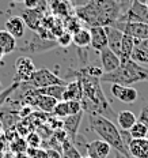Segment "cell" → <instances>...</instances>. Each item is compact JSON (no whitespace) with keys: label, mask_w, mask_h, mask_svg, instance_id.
Segmentation results:
<instances>
[{"label":"cell","mask_w":148,"mask_h":158,"mask_svg":"<svg viewBox=\"0 0 148 158\" xmlns=\"http://www.w3.org/2000/svg\"><path fill=\"white\" fill-rule=\"evenodd\" d=\"M76 79L82 82L83 86V98H82V110L87 113H98L107 118H117V114L111 109L109 101L101 86V79L87 75L83 70L75 72Z\"/></svg>","instance_id":"1"},{"label":"cell","mask_w":148,"mask_h":158,"mask_svg":"<svg viewBox=\"0 0 148 158\" xmlns=\"http://www.w3.org/2000/svg\"><path fill=\"white\" fill-rule=\"evenodd\" d=\"M75 15L91 26H113L121 15L120 0H90L75 8Z\"/></svg>","instance_id":"2"},{"label":"cell","mask_w":148,"mask_h":158,"mask_svg":"<svg viewBox=\"0 0 148 158\" xmlns=\"http://www.w3.org/2000/svg\"><path fill=\"white\" fill-rule=\"evenodd\" d=\"M88 123L91 128L103 142H106L111 149H114L117 153L122 154L126 158H132V156L128 151V147L124 144L122 138H121L120 130L113 123V120L102 116L98 113H88Z\"/></svg>","instance_id":"3"},{"label":"cell","mask_w":148,"mask_h":158,"mask_svg":"<svg viewBox=\"0 0 148 158\" xmlns=\"http://www.w3.org/2000/svg\"><path fill=\"white\" fill-rule=\"evenodd\" d=\"M102 82L107 83H116V85H124V86H132L134 83L148 81V68L141 65L132 59L128 60H121V64L117 70L113 72H106L102 75Z\"/></svg>","instance_id":"4"},{"label":"cell","mask_w":148,"mask_h":158,"mask_svg":"<svg viewBox=\"0 0 148 158\" xmlns=\"http://www.w3.org/2000/svg\"><path fill=\"white\" fill-rule=\"evenodd\" d=\"M56 45H57L56 40L44 38V37H41L38 33L34 31V34L31 35L30 40H27L21 47H16V49H18L21 53H25V55H37V53L50 51V49H54Z\"/></svg>","instance_id":"5"},{"label":"cell","mask_w":148,"mask_h":158,"mask_svg":"<svg viewBox=\"0 0 148 158\" xmlns=\"http://www.w3.org/2000/svg\"><path fill=\"white\" fill-rule=\"evenodd\" d=\"M29 85L33 89H41L48 86H54V85H67L64 79H61L58 75L49 71L46 67H42L39 70H35L34 75L29 81Z\"/></svg>","instance_id":"6"},{"label":"cell","mask_w":148,"mask_h":158,"mask_svg":"<svg viewBox=\"0 0 148 158\" xmlns=\"http://www.w3.org/2000/svg\"><path fill=\"white\" fill-rule=\"evenodd\" d=\"M118 30H121L125 34L130 35L136 41H141V40H148V23H143V22H121L117 21L113 25Z\"/></svg>","instance_id":"7"},{"label":"cell","mask_w":148,"mask_h":158,"mask_svg":"<svg viewBox=\"0 0 148 158\" xmlns=\"http://www.w3.org/2000/svg\"><path fill=\"white\" fill-rule=\"evenodd\" d=\"M15 68V77L14 81L19 82V83H25V82H29L31 79V77L35 72V65L33 63V60L29 56H21L15 60L14 64Z\"/></svg>","instance_id":"8"},{"label":"cell","mask_w":148,"mask_h":158,"mask_svg":"<svg viewBox=\"0 0 148 158\" xmlns=\"http://www.w3.org/2000/svg\"><path fill=\"white\" fill-rule=\"evenodd\" d=\"M110 93L116 100L124 104H134L139 98V93L133 86H124V85L113 83L110 87Z\"/></svg>","instance_id":"9"},{"label":"cell","mask_w":148,"mask_h":158,"mask_svg":"<svg viewBox=\"0 0 148 158\" xmlns=\"http://www.w3.org/2000/svg\"><path fill=\"white\" fill-rule=\"evenodd\" d=\"M99 59H101L103 74H106V72H113L114 70H117L121 64L120 56L116 55L113 51H110L109 48H105L99 52Z\"/></svg>","instance_id":"10"},{"label":"cell","mask_w":148,"mask_h":158,"mask_svg":"<svg viewBox=\"0 0 148 158\" xmlns=\"http://www.w3.org/2000/svg\"><path fill=\"white\" fill-rule=\"evenodd\" d=\"M90 35H91V44L90 47L97 52H101L102 49L107 48V35L105 26H91L90 29Z\"/></svg>","instance_id":"11"},{"label":"cell","mask_w":148,"mask_h":158,"mask_svg":"<svg viewBox=\"0 0 148 158\" xmlns=\"http://www.w3.org/2000/svg\"><path fill=\"white\" fill-rule=\"evenodd\" d=\"M82 118H83V110L79 112L76 114H70V116L64 117V120H62V130L65 131V134H67L68 139H70L71 142L75 139V136H76L78 130L82 123Z\"/></svg>","instance_id":"12"},{"label":"cell","mask_w":148,"mask_h":158,"mask_svg":"<svg viewBox=\"0 0 148 158\" xmlns=\"http://www.w3.org/2000/svg\"><path fill=\"white\" fill-rule=\"evenodd\" d=\"M111 147L102 139L93 140L87 144V157L90 158H107Z\"/></svg>","instance_id":"13"},{"label":"cell","mask_w":148,"mask_h":158,"mask_svg":"<svg viewBox=\"0 0 148 158\" xmlns=\"http://www.w3.org/2000/svg\"><path fill=\"white\" fill-rule=\"evenodd\" d=\"M105 30H106V35H107V48L120 56L121 41H122L124 33L118 30L117 27H114V26H105Z\"/></svg>","instance_id":"14"},{"label":"cell","mask_w":148,"mask_h":158,"mask_svg":"<svg viewBox=\"0 0 148 158\" xmlns=\"http://www.w3.org/2000/svg\"><path fill=\"white\" fill-rule=\"evenodd\" d=\"M4 27H6L4 30H7L16 40L23 37L26 31V23L22 19V16H11V18H8L4 23Z\"/></svg>","instance_id":"15"},{"label":"cell","mask_w":148,"mask_h":158,"mask_svg":"<svg viewBox=\"0 0 148 158\" xmlns=\"http://www.w3.org/2000/svg\"><path fill=\"white\" fill-rule=\"evenodd\" d=\"M83 98V86L82 82L76 79L67 83L65 90L62 93V100L61 101H82Z\"/></svg>","instance_id":"16"},{"label":"cell","mask_w":148,"mask_h":158,"mask_svg":"<svg viewBox=\"0 0 148 158\" xmlns=\"http://www.w3.org/2000/svg\"><path fill=\"white\" fill-rule=\"evenodd\" d=\"M128 151L132 158H148V138L132 139L128 144Z\"/></svg>","instance_id":"17"},{"label":"cell","mask_w":148,"mask_h":158,"mask_svg":"<svg viewBox=\"0 0 148 158\" xmlns=\"http://www.w3.org/2000/svg\"><path fill=\"white\" fill-rule=\"evenodd\" d=\"M22 19L25 21L26 26L31 29V30L37 31L41 26V21L44 19V10H39V8H35V10H26L22 14Z\"/></svg>","instance_id":"18"},{"label":"cell","mask_w":148,"mask_h":158,"mask_svg":"<svg viewBox=\"0 0 148 158\" xmlns=\"http://www.w3.org/2000/svg\"><path fill=\"white\" fill-rule=\"evenodd\" d=\"M16 49V38L12 37L7 30H0V52L3 55H10Z\"/></svg>","instance_id":"19"},{"label":"cell","mask_w":148,"mask_h":158,"mask_svg":"<svg viewBox=\"0 0 148 158\" xmlns=\"http://www.w3.org/2000/svg\"><path fill=\"white\" fill-rule=\"evenodd\" d=\"M38 93V91H37ZM58 102V100H56L53 97H49V95H42L39 94L37 95L35 98V102H34V106H37L39 112H45V113H52L56 106V104Z\"/></svg>","instance_id":"20"},{"label":"cell","mask_w":148,"mask_h":158,"mask_svg":"<svg viewBox=\"0 0 148 158\" xmlns=\"http://www.w3.org/2000/svg\"><path fill=\"white\" fill-rule=\"evenodd\" d=\"M72 44H75V47L79 49H86L90 47L91 44V35H90V30L82 27L80 30L75 31L72 34Z\"/></svg>","instance_id":"21"},{"label":"cell","mask_w":148,"mask_h":158,"mask_svg":"<svg viewBox=\"0 0 148 158\" xmlns=\"http://www.w3.org/2000/svg\"><path fill=\"white\" fill-rule=\"evenodd\" d=\"M116 120H117V124L120 126V130L129 131L130 127L137 121V117L134 116V113L130 110H121L120 113L117 114Z\"/></svg>","instance_id":"22"},{"label":"cell","mask_w":148,"mask_h":158,"mask_svg":"<svg viewBox=\"0 0 148 158\" xmlns=\"http://www.w3.org/2000/svg\"><path fill=\"white\" fill-rule=\"evenodd\" d=\"M52 11L57 16L68 18L72 15V12H75V10L71 7L70 2H67V0H54L53 4H52Z\"/></svg>","instance_id":"23"},{"label":"cell","mask_w":148,"mask_h":158,"mask_svg":"<svg viewBox=\"0 0 148 158\" xmlns=\"http://www.w3.org/2000/svg\"><path fill=\"white\" fill-rule=\"evenodd\" d=\"M134 38H132L130 35L125 34L124 33V37L122 41H121V49H120V59L121 60H128L130 59L132 56V52L134 49Z\"/></svg>","instance_id":"24"},{"label":"cell","mask_w":148,"mask_h":158,"mask_svg":"<svg viewBox=\"0 0 148 158\" xmlns=\"http://www.w3.org/2000/svg\"><path fill=\"white\" fill-rule=\"evenodd\" d=\"M67 85H54V86H48V87H41L37 89V91L42 95H49V97H53L56 100L61 101L62 100V93L65 90Z\"/></svg>","instance_id":"25"},{"label":"cell","mask_w":148,"mask_h":158,"mask_svg":"<svg viewBox=\"0 0 148 158\" xmlns=\"http://www.w3.org/2000/svg\"><path fill=\"white\" fill-rule=\"evenodd\" d=\"M61 150H62V158H82L80 153L76 150V147L74 146V143L70 139H65L61 144Z\"/></svg>","instance_id":"26"},{"label":"cell","mask_w":148,"mask_h":158,"mask_svg":"<svg viewBox=\"0 0 148 158\" xmlns=\"http://www.w3.org/2000/svg\"><path fill=\"white\" fill-rule=\"evenodd\" d=\"M130 138L132 139H141V138H148V128L144 126L141 121L137 120L136 123L130 127L129 130Z\"/></svg>","instance_id":"27"},{"label":"cell","mask_w":148,"mask_h":158,"mask_svg":"<svg viewBox=\"0 0 148 158\" xmlns=\"http://www.w3.org/2000/svg\"><path fill=\"white\" fill-rule=\"evenodd\" d=\"M72 143H74V146L76 147V150L80 153L82 157H86L87 156V139L84 135L82 134H76V136H75V139L72 140Z\"/></svg>","instance_id":"28"},{"label":"cell","mask_w":148,"mask_h":158,"mask_svg":"<svg viewBox=\"0 0 148 158\" xmlns=\"http://www.w3.org/2000/svg\"><path fill=\"white\" fill-rule=\"evenodd\" d=\"M64 23H65L64 26H65V29H67V31H70L71 34H74L75 31L82 29L80 19H79L76 15H71V16H68V18H65Z\"/></svg>","instance_id":"29"},{"label":"cell","mask_w":148,"mask_h":158,"mask_svg":"<svg viewBox=\"0 0 148 158\" xmlns=\"http://www.w3.org/2000/svg\"><path fill=\"white\" fill-rule=\"evenodd\" d=\"M52 113H53L56 117H58V118L67 117L68 114H70V112H68V104H67V101H58V102L56 104V106H54V109H53Z\"/></svg>","instance_id":"30"},{"label":"cell","mask_w":148,"mask_h":158,"mask_svg":"<svg viewBox=\"0 0 148 158\" xmlns=\"http://www.w3.org/2000/svg\"><path fill=\"white\" fill-rule=\"evenodd\" d=\"M25 140L27 143V147H33V149H39L42 143V138L38 132H29Z\"/></svg>","instance_id":"31"},{"label":"cell","mask_w":148,"mask_h":158,"mask_svg":"<svg viewBox=\"0 0 148 158\" xmlns=\"http://www.w3.org/2000/svg\"><path fill=\"white\" fill-rule=\"evenodd\" d=\"M19 86H21V83L14 81V83H12L11 86H8L7 89H6V90H3L2 93H0V108H2L6 102H7V101H8V97L11 95V93H12V91H15L16 89H19Z\"/></svg>","instance_id":"32"},{"label":"cell","mask_w":148,"mask_h":158,"mask_svg":"<svg viewBox=\"0 0 148 158\" xmlns=\"http://www.w3.org/2000/svg\"><path fill=\"white\" fill-rule=\"evenodd\" d=\"M56 42H57V45H60V47H62V48L70 47V45L72 44V34H71L70 31L64 30L60 35H57V38H56Z\"/></svg>","instance_id":"33"},{"label":"cell","mask_w":148,"mask_h":158,"mask_svg":"<svg viewBox=\"0 0 148 158\" xmlns=\"http://www.w3.org/2000/svg\"><path fill=\"white\" fill-rule=\"evenodd\" d=\"M26 154L29 156V158H48V153L44 149H33V147H27Z\"/></svg>","instance_id":"34"},{"label":"cell","mask_w":148,"mask_h":158,"mask_svg":"<svg viewBox=\"0 0 148 158\" xmlns=\"http://www.w3.org/2000/svg\"><path fill=\"white\" fill-rule=\"evenodd\" d=\"M23 3L26 8L29 10H35V8L44 10V7L46 6V0H25Z\"/></svg>","instance_id":"35"},{"label":"cell","mask_w":148,"mask_h":158,"mask_svg":"<svg viewBox=\"0 0 148 158\" xmlns=\"http://www.w3.org/2000/svg\"><path fill=\"white\" fill-rule=\"evenodd\" d=\"M67 104H68V112H70V114H76L79 112H82L80 101H67Z\"/></svg>","instance_id":"36"},{"label":"cell","mask_w":148,"mask_h":158,"mask_svg":"<svg viewBox=\"0 0 148 158\" xmlns=\"http://www.w3.org/2000/svg\"><path fill=\"white\" fill-rule=\"evenodd\" d=\"M139 121H141V123L148 128V104L141 108L140 114H139Z\"/></svg>","instance_id":"37"},{"label":"cell","mask_w":148,"mask_h":158,"mask_svg":"<svg viewBox=\"0 0 148 158\" xmlns=\"http://www.w3.org/2000/svg\"><path fill=\"white\" fill-rule=\"evenodd\" d=\"M31 112H33V108L30 105H25L23 108H21V110L18 112V114L21 117H26V116H29V114H31Z\"/></svg>","instance_id":"38"},{"label":"cell","mask_w":148,"mask_h":158,"mask_svg":"<svg viewBox=\"0 0 148 158\" xmlns=\"http://www.w3.org/2000/svg\"><path fill=\"white\" fill-rule=\"evenodd\" d=\"M134 44H136L137 48H140L141 51L148 53V40H141V41H136V40H134Z\"/></svg>","instance_id":"39"},{"label":"cell","mask_w":148,"mask_h":158,"mask_svg":"<svg viewBox=\"0 0 148 158\" xmlns=\"http://www.w3.org/2000/svg\"><path fill=\"white\" fill-rule=\"evenodd\" d=\"M46 153H48V158H62L61 153L56 149H48Z\"/></svg>","instance_id":"40"},{"label":"cell","mask_w":148,"mask_h":158,"mask_svg":"<svg viewBox=\"0 0 148 158\" xmlns=\"http://www.w3.org/2000/svg\"><path fill=\"white\" fill-rule=\"evenodd\" d=\"M14 158H29V156L26 153H16Z\"/></svg>","instance_id":"41"},{"label":"cell","mask_w":148,"mask_h":158,"mask_svg":"<svg viewBox=\"0 0 148 158\" xmlns=\"http://www.w3.org/2000/svg\"><path fill=\"white\" fill-rule=\"evenodd\" d=\"M116 158H126V157L122 156V154H120V153H117V151H116Z\"/></svg>","instance_id":"42"},{"label":"cell","mask_w":148,"mask_h":158,"mask_svg":"<svg viewBox=\"0 0 148 158\" xmlns=\"http://www.w3.org/2000/svg\"><path fill=\"white\" fill-rule=\"evenodd\" d=\"M12 2H15V3H23L25 0H12Z\"/></svg>","instance_id":"43"},{"label":"cell","mask_w":148,"mask_h":158,"mask_svg":"<svg viewBox=\"0 0 148 158\" xmlns=\"http://www.w3.org/2000/svg\"><path fill=\"white\" fill-rule=\"evenodd\" d=\"M3 91V85H2V82H0V93Z\"/></svg>","instance_id":"44"},{"label":"cell","mask_w":148,"mask_h":158,"mask_svg":"<svg viewBox=\"0 0 148 158\" xmlns=\"http://www.w3.org/2000/svg\"><path fill=\"white\" fill-rule=\"evenodd\" d=\"M3 57H4V55H3V53H2V52H0V60H2V59H3Z\"/></svg>","instance_id":"45"},{"label":"cell","mask_w":148,"mask_h":158,"mask_svg":"<svg viewBox=\"0 0 148 158\" xmlns=\"http://www.w3.org/2000/svg\"><path fill=\"white\" fill-rule=\"evenodd\" d=\"M144 4H146V7L148 8V0H146V2H144Z\"/></svg>","instance_id":"46"},{"label":"cell","mask_w":148,"mask_h":158,"mask_svg":"<svg viewBox=\"0 0 148 158\" xmlns=\"http://www.w3.org/2000/svg\"><path fill=\"white\" fill-rule=\"evenodd\" d=\"M0 135H2V121H0Z\"/></svg>","instance_id":"47"},{"label":"cell","mask_w":148,"mask_h":158,"mask_svg":"<svg viewBox=\"0 0 148 158\" xmlns=\"http://www.w3.org/2000/svg\"><path fill=\"white\" fill-rule=\"evenodd\" d=\"M82 158H83V157H82Z\"/></svg>","instance_id":"48"}]
</instances>
